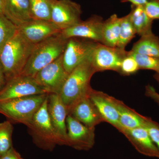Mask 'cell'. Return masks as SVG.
<instances>
[{"label":"cell","mask_w":159,"mask_h":159,"mask_svg":"<svg viewBox=\"0 0 159 159\" xmlns=\"http://www.w3.org/2000/svg\"><path fill=\"white\" fill-rule=\"evenodd\" d=\"M18 31L28 41L36 44L60 33L61 30L51 20L32 19L17 27Z\"/></svg>","instance_id":"obj_13"},{"label":"cell","mask_w":159,"mask_h":159,"mask_svg":"<svg viewBox=\"0 0 159 159\" xmlns=\"http://www.w3.org/2000/svg\"><path fill=\"white\" fill-rule=\"evenodd\" d=\"M67 40L60 33L34 45L21 75L34 77L46 66L62 55Z\"/></svg>","instance_id":"obj_3"},{"label":"cell","mask_w":159,"mask_h":159,"mask_svg":"<svg viewBox=\"0 0 159 159\" xmlns=\"http://www.w3.org/2000/svg\"><path fill=\"white\" fill-rule=\"evenodd\" d=\"M143 7L147 16L152 20H159V0H151Z\"/></svg>","instance_id":"obj_30"},{"label":"cell","mask_w":159,"mask_h":159,"mask_svg":"<svg viewBox=\"0 0 159 159\" xmlns=\"http://www.w3.org/2000/svg\"><path fill=\"white\" fill-rule=\"evenodd\" d=\"M6 79L2 66L0 62V91L2 89L6 83Z\"/></svg>","instance_id":"obj_33"},{"label":"cell","mask_w":159,"mask_h":159,"mask_svg":"<svg viewBox=\"0 0 159 159\" xmlns=\"http://www.w3.org/2000/svg\"><path fill=\"white\" fill-rule=\"evenodd\" d=\"M98 43L82 38L68 39L62 54L63 64L66 70L70 74L77 66L90 59Z\"/></svg>","instance_id":"obj_6"},{"label":"cell","mask_w":159,"mask_h":159,"mask_svg":"<svg viewBox=\"0 0 159 159\" xmlns=\"http://www.w3.org/2000/svg\"><path fill=\"white\" fill-rule=\"evenodd\" d=\"M0 159H25L13 147L0 156Z\"/></svg>","instance_id":"obj_32"},{"label":"cell","mask_w":159,"mask_h":159,"mask_svg":"<svg viewBox=\"0 0 159 159\" xmlns=\"http://www.w3.org/2000/svg\"><path fill=\"white\" fill-rule=\"evenodd\" d=\"M89 97L104 122H107L117 129L120 126L119 115L113 100V97L102 92L92 89Z\"/></svg>","instance_id":"obj_16"},{"label":"cell","mask_w":159,"mask_h":159,"mask_svg":"<svg viewBox=\"0 0 159 159\" xmlns=\"http://www.w3.org/2000/svg\"><path fill=\"white\" fill-rule=\"evenodd\" d=\"M121 18L116 14L111 16L108 19L104 21L102 30L101 43L104 45L116 48L119 41Z\"/></svg>","instance_id":"obj_20"},{"label":"cell","mask_w":159,"mask_h":159,"mask_svg":"<svg viewBox=\"0 0 159 159\" xmlns=\"http://www.w3.org/2000/svg\"><path fill=\"white\" fill-rule=\"evenodd\" d=\"M4 15L17 27L33 19L29 0H5Z\"/></svg>","instance_id":"obj_18"},{"label":"cell","mask_w":159,"mask_h":159,"mask_svg":"<svg viewBox=\"0 0 159 159\" xmlns=\"http://www.w3.org/2000/svg\"><path fill=\"white\" fill-rule=\"evenodd\" d=\"M69 74L64 67L62 55L42 69L33 78L47 93L59 95Z\"/></svg>","instance_id":"obj_7"},{"label":"cell","mask_w":159,"mask_h":159,"mask_svg":"<svg viewBox=\"0 0 159 159\" xmlns=\"http://www.w3.org/2000/svg\"><path fill=\"white\" fill-rule=\"evenodd\" d=\"M68 115L91 128H95L97 125L104 122L89 96L79 100Z\"/></svg>","instance_id":"obj_17"},{"label":"cell","mask_w":159,"mask_h":159,"mask_svg":"<svg viewBox=\"0 0 159 159\" xmlns=\"http://www.w3.org/2000/svg\"><path fill=\"white\" fill-rule=\"evenodd\" d=\"M17 31V27L4 14L0 13V52Z\"/></svg>","instance_id":"obj_26"},{"label":"cell","mask_w":159,"mask_h":159,"mask_svg":"<svg viewBox=\"0 0 159 159\" xmlns=\"http://www.w3.org/2000/svg\"><path fill=\"white\" fill-rule=\"evenodd\" d=\"M48 94L33 77L21 75L7 80L0 91V101L20 97Z\"/></svg>","instance_id":"obj_9"},{"label":"cell","mask_w":159,"mask_h":159,"mask_svg":"<svg viewBox=\"0 0 159 159\" xmlns=\"http://www.w3.org/2000/svg\"><path fill=\"white\" fill-rule=\"evenodd\" d=\"M137 34L135 29L131 22L129 15L121 18L119 41L117 48L125 49Z\"/></svg>","instance_id":"obj_24"},{"label":"cell","mask_w":159,"mask_h":159,"mask_svg":"<svg viewBox=\"0 0 159 159\" xmlns=\"http://www.w3.org/2000/svg\"><path fill=\"white\" fill-rule=\"evenodd\" d=\"M131 51L159 58V38L153 33L141 36L135 43Z\"/></svg>","instance_id":"obj_22"},{"label":"cell","mask_w":159,"mask_h":159,"mask_svg":"<svg viewBox=\"0 0 159 159\" xmlns=\"http://www.w3.org/2000/svg\"><path fill=\"white\" fill-rule=\"evenodd\" d=\"M128 53L125 49L112 48L98 43L90 60L97 72L112 70L119 73L122 60Z\"/></svg>","instance_id":"obj_8"},{"label":"cell","mask_w":159,"mask_h":159,"mask_svg":"<svg viewBox=\"0 0 159 159\" xmlns=\"http://www.w3.org/2000/svg\"><path fill=\"white\" fill-rule=\"evenodd\" d=\"M103 22L102 17L93 16L86 20L81 21L75 25L62 30L61 34L66 39L82 38L101 43Z\"/></svg>","instance_id":"obj_14"},{"label":"cell","mask_w":159,"mask_h":159,"mask_svg":"<svg viewBox=\"0 0 159 159\" xmlns=\"http://www.w3.org/2000/svg\"><path fill=\"white\" fill-rule=\"evenodd\" d=\"M139 69V66L135 60L132 56L128 54L122 60L119 73L124 75H129L134 74Z\"/></svg>","instance_id":"obj_28"},{"label":"cell","mask_w":159,"mask_h":159,"mask_svg":"<svg viewBox=\"0 0 159 159\" xmlns=\"http://www.w3.org/2000/svg\"><path fill=\"white\" fill-rule=\"evenodd\" d=\"M48 94L32 95L0 101V114L12 124L26 126L45 101Z\"/></svg>","instance_id":"obj_4"},{"label":"cell","mask_w":159,"mask_h":159,"mask_svg":"<svg viewBox=\"0 0 159 159\" xmlns=\"http://www.w3.org/2000/svg\"><path fill=\"white\" fill-rule=\"evenodd\" d=\"M34 46L18 30L6 43L0 52V62L6 80L21 74Z\"/></svg>","instance_id":"obj_2"},{"label":"cell","mask_w":159,"mask_h":159,"mask_svg":"<svg viewBox=\"0 0 159 159\" xmlns=\"http://www.w3.org/2000/svg\"><path fill=\"white\" fill-rule=\"evenodd\" d=\"M154 78L156 80L157 82L159 85V74H155L153 76Z\"/></svg>","instance_id":"obj_36"},{"label":"cell","mask_w":159,"mask_h":159,"mask_svg":"<svg viewBox=\"0 0 159 159\" xmlns=\"http://www.w3.org/2000/svg\"><path fill=\"white\" fill-rule=\"evenodd\" d=\"M13 129V124L8 120L0 123V156L13 147L12 142Z\"/></svg>","instance_id":"obj_25"},{"label":"cell","mask_w":159,"mask_h":159,"mask_svg":"<svg viewBox=\"0 0 159 159\" xmlns=\"http://www.w3.org/2000/svg\"><path fill=\"white\" fill-rule=\"evenodd\" d=\"M96 73L89 59L77 66L69 74L59 94L68 115L79 100L89 96L93 89L90 85L91 79Z\"/></svg>","instance_id":"obj_1"},{"label":"cell","mask_w":159,"mask_h":159,"mask_svg":"<svg viewBox=\"0 0 159 159\" xmlns=\"http://www.w3.org/2000/svg\"><path fill=\"white\" fill-rule=\"evenodd\" d=\"M48 110L51 124L59 139L60 145H67V129L66 120L67 111L58 94H48Z\"/></svg>","instance_id":"obj_12"},{"label":"cell","mask_w":159,"mask_h":159,"mask_svg":"<svg viewBox=\"0 0 159 159\" xmlns=\"http://www.w3.org/2000/svg\"><path fill=\"white\" fill-rule=\"evenodd\" d=\"M151 0H123V2H129L134 6H144Z\"/></svg>","instance_id":"obj_34"},{"label":"cell","mask_w":159,"mask_h":159,"mask_svg":"<svg viewBox=\"0 0 159 159\" xmlns=\"http://www.w3.org/2000/svg\"><path fill=\"white\" fill-rule=\"evenodd\" d=\"M48 97L26 126L38 147L52 151L56 145H60V142L49 117Z\"/></svg>","instance_id":"obj_5"},{"label":"cell","mask_w":159,"mask_h":159,"mask_svg":"<svg viewBox=\"0 0 159 159\" xmlns=\"http://www.w3.org/2000/svg\"><path fill=\"white\" fill-rule=\"evenodd\" d=\"M67 146L79 150H89L95 142V128L86 126L70 115L66 120Z\"/></svg>","instance_id":"obj_10"},{"label":"cell","mask_w":159,"mask_h":159,"mask_svg":"<svg viewBox=\"0 0 159 159\" xmlns=\"http://www.w3.org/2000/svg\"><path fill=\"white\" fill-rule=\"evenodd\" d=\"M81 6L72 0H55L51 10V21L61 31L81 21Z\"/></svg>","instance_id":"obj_11"},{"label":"cell","mask_w":159,"mask_h":159,"mask_svg":"<svg viewBox=\"0 0 159 159\" xmlns=\"http://www.w3.org/2000/svg\"><path fill=\"white\" fill-rule=\"evenodd\" d=\"M33 19L51 20V10L55 0H29Z\"/></svg>","instance_id":"obj_23"},{"label":"cell","mask_w":159,"mask_h":159,"mask_svg":"<svg viewBox=\"0 0 159 159\" xmlns=\"http://www.w3.org/2000/svg\"><path fill=\"white\" fill-rule=\"evenodd\" d=\"M5 0H0V13L4 14Z\"/></svg>","instance_id":"obj_35"},{"label":"cell","mask_w":159,"mask_h":159,"mask_svg":"<svg viewBox=\"0 0 159 159\" xmlns=\"http://www.w3.org/2000/svg\"><path fill=\"white\" fill-rule=\"evenodd\" d=\"M144 127H145L154 144L159 151V124L149 117H145Z\"/></svg>","instance_id":"obj_29"},{"label":"cell","mask_w":159,"mask_h":159,"mask_svg":"<svg viewBox=\"0 0 159 159\" xmlns=\"http://www.w3.org/2000/svg\"><path fill=\"white\" fill-rule=\"evenodd\" d=\"M145 95L153 100L159 106V94L153 86L149 84L145 86Z\"/></svg>","instance_id":"obj_31"},{"label":"cell","mask_w":159,"mask_h":159,"mask_svg":"<svg viewBox=\"0 0 159 159\" xmlns=\"http://www.w3.org/2000/svg\"><path fill=\"white\" fill-rule=\"evenodd\" d=\"M113 100L119 113L120 126L126 129L144 127L145 116L138 113L119 99L113 97Z\"/></svg>","instance_id":"obj_19"},{"label":"cell","mask_w":159,"mask_h":159,"mask_svg":"<svg viewBox=\"0 0 159 159\" xmlns=\"http://www.w3.org/2000/svg\"><path fill=\"white\" fill-rule=\"evenodd\" d=\"M129 54L134 58L139 69L153 70L159 74V58L129 51Z\"/></svg>","instance_id":"obj_27"},{"label":"cell","mask_w":159,"mask_h":159,"mask_svg":"<svg viewBox=\"0 0 159 159\" xmlns=\"http://www.w3.org/2000/svg\"><path fill=\"white\" fill-rule=\"evenodd\" d=\"M129 15L131 22L135 29L137 34L142 36L153 33V21L147 16L143 6H132Z\"/></svg>","instance_id":"obj_21"},{"label":"cell","mask_w":159,"mask_h":159,"mask_svg":"<svg viewBox=\"0 0 159 159\" xmlns=\"http://www.w3.org/2000/svg\"><path fill=\"white\" fill-rule=\"evenodd\" d=\"M117 129L127 138L139 153L159 158V151L145 127L126 129L120 126Z\"/></svg>","instance_id":"obj_15"}]
</instances>
